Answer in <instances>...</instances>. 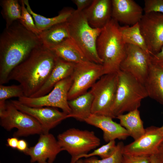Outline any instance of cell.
Wrapping results in <instances>:
<instances>
[{
	"instance_id": "obj_34",
	"label": "cell",
	"mask_w": 163,
	"mask_h": 163,
	"mask_svg": "<svg viewBox=\"0 0 163 163\" xmlns=\"http://www.w3.org/2000/svg\"><path fill=\"white\" fill-rule=\"evenodd\" d=\"M93 0H73L72 1L76 6V10L79 11H82L91 4Z\"/></svg>"
},
{
	"instance_id": "obj_20",
	"label": "cell",
	"mask_w": 163,
	"mask_h": 163,
	"mask_svg": "<svg viewBox=\"0 0 163 163\" xmlns=\"http://www.w3.org/2000/svg\"><path fill=\"white\" fill-rule=\"evenodd\" d=\"M148 97L163 105V67L150 63L148 75L144 84Z\"/></svg>"
},
{
	"instance_id": "obj_13",
	"label": "cell",
	"mask_w": 163,
	"mask_h": 163,
	"mask_svg": "<svg viewBox=\"0 0 163 163\" xmlns=\"http://www.w3.org/2000/svg\"><path fill=\"white\" fill-rule=\"evenodd\" d=\"M163 141L159 127L151 126L145 128V134L137 139L123 146V154L150 156L155 155Z\"/></svg>"
},
{
	"instance_id": "obj_38",
	"label": "cell",
	"mask_w": 163,
	"mask_h": 163,
	"mask_svg": "<svg viewBox=\"0 0 163 163\" xmlns=\"http://www.w3.org/2000/svg\"><path fill=\"white\" fill-rule=\"evenodd\" d=\"M155 155L160 163H163V141L159 146L157 153Z\"/></svg>"
},
{
	"instance_id": "obj_15",
	"label": "cell",
	"mask_w": 163,
	"mask_h": 163,
	"mask_svg": "<svg viewBox=\"0 0 163 163\" xmlns=\"http://www.w3.org/2000/svg\"><path fill=\"white\" fill-rule=\"evenodd\" d=\"M62 151L57 140L48 133L40 134L37 143L24 153L30 157L31 163H53L57 155Z\"/></svg>"
},
{
	"instance_id": "obj_21",
	"label": "cell",
	"mask_w": 163,
	"mask_h": 163,
	"mask_svg": "<svg viewBox=\"0 0 163 163\" xmlns=\"http://www.w3.org/2000/svg\"><path fill=\"white\" fill-rule=\"evenodd\" d=\"M50 50L56 57L67 62L75 64L90 62L70 38Z\"/></svg>"
},
{
	"instance_id": "obj_1",
	"label": "cell",
	"mask_w": 163,
	"mask_h": 163,
	"mask_svg": "<svg viewBox=\"0 0 163 163\" xmlns=\"http://www.w3.org/2000/svg\"><path fill=\"white\" fill-rule=\"evenodd\" d=\"M42 45L39 37L26 29L19 21L5 27L0 36V84L9 82L12 70Z\"/></svg>"
},
{
	"instance_id": "obj_25",
	"label": "cell",
	"mask_w": 163,
	"mask_h": 163,
	"mask_svg": "<svg viewBox=\"0 0 163 163\" xmlns=\"http://www.w3.org/2000/svg\"><path fill=\"white\" fill-rule=\"evenodd\" d=\"M116 118L119 120L120 124L128 132L129 136L134 140L140 138L145 133V129L144 127L138 109L119 115Z\"/></svg>"
},
{
	"instance_id": "obj_32",
	"label": "cell",
	"mask_w": 163,
	"mask_h": 163,
	"mask_svg": "<svg viewBox=\"0 0 163 163\" xmlns=\"http://www.w3.org/2000/svg\"><path fill=\"white\" fill-rule=\"evenodd\" d=\"M143 9L145 13H163V0H145Z\"/></svg>"
},
{
	"instance_id": "obj_29",
	"label": "cell",
	"mask_w": 163,
	"mask_h": 163,
	"mask_svg": "<svg viewBox=\"0 0 163 163\" xmlns=\"http://www.w3.org/2000/svg\"><path fill=\"white\" fill-rule=\"evenodd\" d=\"M24 96L23 89L20 85L5 86L0 84V103H3L13 97L18 98Z\"/></svg>"
},
{
	"instance_id": "obj_28",
	"label": "cell",
	"mask_w": 163,
	"mask_h": 163,
	"mask_svg": "<svg viewBox=\"0 0 163 163\" xmlns=\"http://www.w3.org/2000/svg\"><path fill=\"white\" fill-rule=\"evenodd\" d=\"M116 150L110 156L99 159L95 156L86 158L83 160L84 163H121L123 154L122 150L124 146L123 142H119L117 144Z\"/></svg>"
},
{
	"instance_id": "obj_18",
	"label": "cell",
	"mask_w": 163,
	"mask_h": 163,
	"mask_svg": "<svg viewBox=\"0 0 163 163\" xmlns=\"http://www.w3.org/2000/svg\"><path fill=\"white\" fill-rule=\"evenodd\" d=\"M112 0H93L83 12L89 24L102 28L112 18Z\"/></svg>"
},
{
	"instance_id": "obj_24",
	"label": "cell",
	"mask_w": 163,
	"mask_h": 163,
	"mask_svg": "<svg viewBox=\"0 0 163 163\" xmlns=\"http://www.w3.org/2000/svg\"><path fill=\"white\" fill-rule=\"evenodd\" d=\"M93 100V95L89 91L68 101L71 112L67 115V118L72 117L80 121H85L91 114Z\"/></svg>"
},
{
	"instance_id": "obj_22",
	"label": "cell",
	"mask_w": 163,
	"mask_h": 163,
	"mask_svg": "<svg viewBox=\"0 0 163 163\" xmlns=\"http://www.w3.org/2000/svg\"><path fill=\"white\" fill-rule=\"evenodd\" d=\"M26 8L32 16L36 26L40 33L51 27L61 23L67 21L75 10L66 7L63 8L58 14L52 18H46L34 12L31 9L28 0H23Z\"/></svg>"
},
{
	"instance_id": "obj_31",
	"label": "cell",
	"mask_w": 163,
	"mask_h": 163,
	"mask_svg": "<svg viewBox=\"0 0 163 163\" xmlns=\"http://www.w3.org/2000/svg\"><path fill=\"white\" fill-rule=\"evenodd\" d=\"M21 6V17L19 21L26 29L38 36L40 33L37 29L31 15L27 10L23 0L20 1Z\"/></svg>"
},
{
	"instance_id": "obj_5",
	"label": "cell",
	"mask_w": 163,
	"mask_h": 163,
	"mask_svg": "<svg viewBox=\"0 0 163 163\" xmlns=\"http://www.w3.org/2000/svg\"><path fill=\"white\" fill-rule=\"evenodd\" d=\"M70 38L90 62L102 64L96 49L97 38L102 28H94L88 24L83 11L75 10L68 19Z\"/></svg>"
},
{
	"instance_id": "obj_11",
	"label": "cell",
	"mask_w": 163,
	"mask_h": 163,
	"mask_svg": "<svg viewBox=\"0 0 163 163\" xmlns=\"http://www.w3.org/2000/svg\"><path fill=\"white\" fill-rule=\"evenodd\" d=\"M151 56L139 47L126 44V54L120 70L131 75L144 85L149 70Z\"/></svg>"
},
{
	"instance_id": "obj_8",
	"label": "cell",
	"mask_w": 163,
	"mask_h": 163,
	"mask_svg": "<svg viewBox=\"0 0 163 163\" xmlns=\"http://www.w3.org/2000/svg\"><path fill=\"white\" fill-rule=\"evenodd\" d=\"M117 72L103 75L91 88L89 91L93 96L92 114L113 119L112 111L117 86Z\"/></svg>"
},
{
	"instance_id": "obj_9",
	"label": "cell",
	"mask_w": 163,
	"mask_h": 163,
	"mask_svg": "<svg viewBox=\"0 0 163 163\" xmlns=\"http://www.w3.org/2000/svg\"><path fill=\"white\" fill-rule=\"evenodd\" d=\"M72 81L71 76L60 81L48 93L36 97L22 96L18 101L26 106L34 107H50L59 108L68 114L71 110L68 104V95Z\"/></svg>"
},
{
	"instance_id": "obj_19",
	"label": "cell",
	"mask_w": 163,
	"mask_h": 163,
	"mask_svg": "<svg viewBox=\"0 0 163 163\" xmlns=\"http://www.w3.org/2000/svg\"><path fill=\"white\" fill-rule=\"evenodd\" d=\"M75 64L57 57L53 68L47 79L41 88L30 97H38L48 93L57 83L71 75Z\"/></svg>"
},
{
	"instance_id": "obj_26",
	"label": "cell",
	"mask_w": 163,
	"mask_h": 163,
	"mask_svg": "<svg viewBox=\"0 0 163 163\" xmlns=\"http://www.w3.org/2000/svg\"><path fill=\"white\" fill-rule=\"evenodd\" d=\"M119 29L122 38L126 44L137 46L151 55L141 34L139 23L130 26L126 25L120 26Z\"/></svg>"
},
{
	"instance_id": "obj_27",
	"label": "cell",
	"mask_w": 163,
	"mask_h": 163,
	"mask_svg": "<svg viewBox=\"0 0 163 163\" xmlns=\"http://www.w3.org/2000/svg\"><path fill=\"white\" fill-rule=\"evenodd\" d=\"M0 5L2 7L1 14L6 22V28L20 20L22 11L20 1L1 0Z\"/></svg>"
},
{
	"instance_id": "obj_39",
	"label": "cell",
	"mask_w": 163,
	"mask_h": 163,
	"mask_svg": "<svg viewBox=\"0 0 163 163\" xmlns=\"http://www.w3.org/2000/svg\"><path fill=\"white\" fill-rule=\"evenodd\" d=\"M150 163H160L155 155L150 156Z\"/></svg>"
},
{
	"instance_id": "obj_37",
	"label": "cell",
	"mask_w": 163,
	"mask_h": 163,
	"mask_svg": "<svg viewBox=\"0 0 163 163\" xmlns=\"http://www.w3.org/2000/svg\"><path fill=\"white\" fill-rule=\"evenodd\" d=\"M18 140V138L15 137L8 138L7 140V145L13 149H17Z\"/></svg>"
},
{
	"instance_id": "obj_7",
	"label": "cell",
	"mask_w": 163,
	"mask_h": 163,
	"mask_svg": "<svg viewBox=\"0 0 163 163\" xmlns=\"http://www.w3.org/2000/svg\"><path fill=\"white\" fill-rule=\"evenodd\" d=\"M57 141L63 151L71 156L70 163H76L79 157L95 149L101 144L94 132L74 128L59 134Z\"/></svg>"
},
{
	"instance_id": "obj_4",
	"label": "cell",
	"mask_w": 163,
	"mask_h": 163,
	"mask_svg": "<svg viewBox=\"0 0 163 163\" xmlns=\"http://www.w3.org/2000/svg\"><path fill=\"white\" fill-rule=\"evenodd\" d=\"M112 113L113 118L126 112L138 109L142 100L148 97L144 85L132 76L119 70Z\"/></svg>"
},
{
	"instance_id": "obj_40",
	"label": "cell",
	"mask_w": 163,
	"mask_h": 163,
	"mask_svg": "<svg viewBox=\"0 0 163 163\" xmlns=\"http://www.w3.org/2000/svg\"><path fill=\"white\" fill-rule=\"evenodd\" d=\"M76 163H84L83 160H82L81 158L80 159L76 161Z\"/></svg>"
},
{
	"instance_id": "obj_16",
	"label": "cell",
	"mask_w": 163,
	"mask_h": 163,
	"mask_svg": "<svg viewBox=\"0 0 163 163\" xmlns=\"http://www.w3.org/2000/svg\"><path fill=\"white\" fill-rule=\"evenodd\" d=\"M112 18L126 25L139 23L143 9L133 0H112Z\"/></svg>"
},
{
	"instance_id": "obj_12",
	"label": "cell",
	"mask_w": 163,
	"mask_h": 163,
	"mask_svg": "<svg viewBox=\"0 0 163 163\" xmlns=\"http://www.w3.org/2000/svg\"><path fill=\"white\" fill-rule=\"evenodd\" d=\"M139 24L151 55L158 53L163 46V13H144Z\"/></svg>"
},
{
	"instance_id": "obj_2",
	"label": "cell",
	"mask_w": 163,
	"mask_h": 163,
	"mask_svg": "<svg viewBox=\"0 0 163 163\" xmlns=\"http://www.w3.org/2000/svg\"><path fill=\"white\" fill-rule=\"evenodd\" d=\"M57 57L43 44L34 50L23 62L10 73V80H14L22 87L24 96L30 97L46 82Z\"/></svg>"
},
{
	"instance_id": "obj_3",
	"label": "cell",
	"mask_w": 163,
	"mask_h": 163,
	"mask_svg": "<svg viewBox=\"0 0 163 163\" xmlns=\"http://www.w3.org/2000/svg\"><path fill=\"white\" fill-rule=\"evenodd\" d=\"M118 23L111 18L103 28L97 41V54L102 61L104 75L117 73L126 54V44Z\"/></svg>"
},
{
	"instance_id": "obj_23",
	"label": "cell",
	"mask_w": 163,
	"mask_h": 163,
	"mask_svg": "<svg viewBox=\"0 0 163 163\" xmlns=\"http://www.w3.org/2000/svg\"><path fill=\"white\" fill-rule=\"evenodd\" d=\"M39 37L43 44L50 50L70 38L67 22L55 25L40 33Z\"/></svg>"
},
{
	"instance_id": "obj_35",
	"label": "cell",
	"mask_w": 163,
	"mask_h": 163,
	"mask_svg": "<svg viewBox=\"0 0 163 163\" xmlns=\"http://www.w3.org/2000/svg\"><path fill=\"white\" fill-rule=\"evenodd\" d=\"M151 61L153 64L163 66V46L158 53L151 56Z\"/></svg>"
},
{
	"instance_id": "obj_6",
	"label": "cell",
	"mask_w": 163,
	"mask_h": 163,
	"mask_svg": "<svg viewBox=\"0 0 163 163\" xmlns=\"http://www.w3.org/2000/svg\"><path fill=\"white\" fill-rule=\"evenodd\" d=\"M0 125L7 131L16 128L13 137L17 138L43 133L39 122L16 108L10 101L0 104Z\"/></svg>"
},
{
	"instance_id": "obj_17",
	"label": "cell",
	"mask_w": 163,
	"mask_h": 163,
	"mask_svg": "<svg viewBox=\"0 0 163 163\" xmlns=\"http://www.w3.org/2000/svg\"><path fill=\"white\" fill-rule=\"evenodd\" d=\"M112 118L104 115L92 114L85 120L87 123L101 129L106 142L117 139L124 140L129 136L127 130Z\"/></svg>"
},
{
	"instance_id": "obj_42",
	"label": "cell",
	"mask_w": 163,
	"mask_h": 163,
	"mask_svg": "<svg viewBox=\"0 0 163 163\" xmlns=\"http://www.w3.org/2000/svg\"><path fill=\"white\" fill-rule=\"evenodd\" d=\"M162 66L163 67V66Z\"/></svg>"
},
{
	"instance_id": "obj_33",
	"label": "cell",
	"mask_w": 163,
	"mask_h": 163,
	"mask_svg": "<svg viewBox=\"0 0 163 163\" xmlns=\"http://www.w3.org/2000/svg\"><path fill=\"white\" fill-rule=\"evenodd\" d=\"M121 163H150V156L123 154Z\"/></svg>"
},
{
	"instance_id": "obj_10",
	"label": "cell",
	"mask_w": 163,
	"mask_h": 163,
	"mask_svg": "<svg viewBox=\"0 0 163 163\" xmlns=\"http://www.w3.org/2000/svg\"><path fill=\"white\" fill-rule=\"evenodd\" d=\"M104 75L102 65L91 62L75 64L71 75L72 83L68 92V100L87 92Z\"/></svg>"
},
{
	"instance_id": "obj_36",
	"label": "cell",
	"mask_w": 163,
	"mask_h": 163,
	"mask_svg": "<svg viewBox=\"0 0 163 163\" xmlns=\"http://www.w3.org/2000/svg\"><path fill=\"white\" fill-rule=\"evenodd\" d=\"M27 142L23 139L19 140L17 149L20 151L24 153L28 149Z\"/></svg>"
},
{
	"instance_id": "obj_30",
	"label": "cell",
	"mask_w": 163,
	"mask_h": 163,
	"mask_svg": "<svg viewBox=\"0 0 163 163\" xmlns=\"http://www.w3.org/2000/svg\"><path fill=\"white\" fill-rule=\"evenodd\" d=\"M117 147L115 140H112L94 149L92 152L79 157L78 160L82 158H86L95 156H99L101 159L105 158L112 155L116 150Z\"/></svg>"
},
{
	"instance_id": "obj_41",
	"label": "cell",
	"mask_w": 163,
	"mask_h": 163,
	"mask_svg": "<svg viewBox=\"0 0 163 163\" xmlns=\"http://www.w3.org/2000/svg\"><path fill=\"white\" fill-rule=\"evenodd\" d=\"M161 131L163 134V125L161 127H159Z\"/></svg>"
},
{
	"instance_id": "obj_14",
	"label": "cell",
	"mask_w": 163,
	"mask_h": 163,
	"mask_svg": "<svg viewBox=\"0 0 163 163\" xmlns=\"http://www.w3.org/2000/svg\"><path fill=\"white\" fill-rule=\"evenodd\" d=\"M10 101L18 110L37 120L42 127V133H49L50 130L67 118V114L59 111L56 108L31 107L22 104L18 100H11Z\"/></svg>"
}]
</instances>
